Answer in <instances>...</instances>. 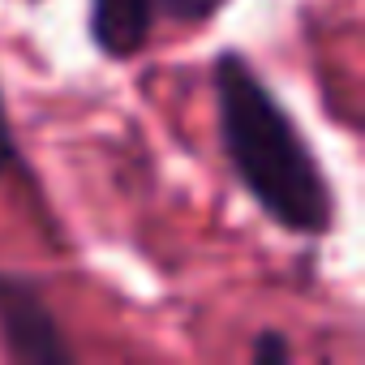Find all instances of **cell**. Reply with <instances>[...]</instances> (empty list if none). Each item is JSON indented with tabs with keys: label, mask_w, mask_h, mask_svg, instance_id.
I'll list each match as a JSON object with an SVG mask.
<instances>
[{
	"label": "cell",
	"mask_w": 365,
	"mask_h": 365,
	"mask_svg": "<svg viewBox=\"0 0 365 365\" xmlns=\"http://www.w3.org/2000/svg\"><path fill=\"white\" fill-rule=\"evenodd\" d=\"M215 133L232 180L250 202L297 241H327L339 220L335 185L271 78L241 48L211 56Z\"/></svg>",
	"instance_id": "obj_1"
},
{
	"label": "cell",
	"mask_w": 365,
	"mask_h": 365,
	"mask_svg": "<svg viewBox=\"0 0 365 365\" xmlns=\"http://www.w3.org/2000/svg\"><path fill=\"white\" fill-rule=\"evenodd\" d=\"M0 348L18 365H73L69 344L48 288L26 271H0Z\"/></svg>",
	"instance_id": "obj_2"
},
{
	"label": "cell",
	"mask_w": 365,
	"mask_h": 365,
	"mask_svg": "<svg viewBox=\"0 0 365 365\" xmlns=\"http://www.w3.org/2000/svg\"><path fill=\"white\" fill-rule=\"evenodd\" d=\"M150 0H86V39L108 65H129L150 48Z\"/></svg>",
	"instance_id": "obj_3"
},
{
	"label": "cell",
	"mask_w": 365,
	"mask_h": 365,
	"mask_svg": "<svg viewBox=\"0 0 365 365\" xmlns=\"http://www.w3.org/2000/svg\"><path fill=\"white\" fill-rule=\"evenodd\" d=\"M232 0H150L155 22L180 26V31H207Z\"/></svg>",
	"instance_id": "obj_4"
},
{
	"label": "cell",
	"mask_w": 365,
	"mask_h": 365,
	"mask_svg": "<svg viewBox=\"0 0 365 365\" xmlns=\"http://www.w3.org/2000/svg\"><path fill=\"white\" fill-rule=\"evenodd\" d=\"M250 361H254V365H288V361H292V339H288L284 331L267 327V331H258V335L250 339Z\"/></svg>",
	"instance_id": "obj_5"
},
{
	"label": "cell",
	"mask_w": 365,
	"mask_h": 365,
	"mask_svg": "<svg viewBox=\"0 0 365 365\" xmlns=\"http://www.w3.org/2000/svg\"><path fill=\"white\" fill-rule=\"evenodd\" d=\"M22 163V142L14 133V116H9V99H5V82H0V180L9 172H18Z\"/></svg>",
	"instance_id": "obj_6"
}]
</instances>
